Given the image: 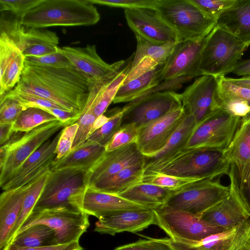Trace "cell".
I'll return each mask as SVG.
<instances>
[{
  "label": "cell",
  "instance_id": "obj_1",
  "mask_svg": "<svg viewBox=\"0 0 250 250\" xmlns=\"http://www.w3.org/2000/svg\"><path fill=\"white\" fill-rule=\"evenodd\" d=\"M89 78L71 65L54 68L25 64L20 81L9 92L40 97L81 114L89 96Z\"/></svg>",
  "mask_w": 250,
  "mask_h": 250
},
{
  "label": "cell",
  "instance_id": "obj_2",
  "mask_svg": "<svg viewBox=\"0 0 250 250\" xmlns=\"http://www.w3.org/2000/svg\"><path fill=\"white\" fill-rule=\"evenodd\" d=\"M229 164L225 150L185 148L144 168V172H157L182 178L214 180L228 175Z\"/></svg>",
  "mask_w": 250,
  "mask_h": 250
},
{
  "label": "cell",
  "instance_id": "obj_3",
  "mask_svg": "<svg viewBox=\"0 0 250 250\" xmlns=\"http://www.w3.org/2000/svg\"><path fill=\"white\" fill-rule=\"evenodd\" d=\"M19 19L26 27L44 28L92 25L100 21V15L89 0H42Z\"/></svg>",
  "mask_w": 250,
  "mask_h": 250
},
{
  "label": "cell",
  "instance_id": "obj_4",
  "mask_svg": "<svg viewBox=\"0 0 250 250\" xmlns=\"http://www.w3.org/2000/svg\"><path fill=\"white\" fill-rule=\"evenodd\" d=\"M249 46L215 24L202 51L200 65L202 75L218 78L232 73Z\"/></svg>",
  "mask_w": 250,
  "mask_h": 250
},
{
  "label": "cell",
  "instance_id": "obj_5",
  "mask_svg": "<svg viewBox=\"0 0 250 250\" xmlns=\"http://www.w3.org/2000/svg\"><path fill=\"white\" fill-rule=\"evenodd\" d=\"M154 10L175 32L179 42L200 36L216 24V19L191 0H158Z\"/></svg>",
  "mask_w": 250,
  "mask_h": 250
},
{
  "label": "cell",
  "instance_id": "obj_6",
  "mask_svg": "<svg viewBox=\"0 0 250 250\" xmlns=\"http://www.w3.org/2000/svg\"><path fill=\"white\" fill-rule=\"evenodd\" d=\"M62 127L64 125L59 120L46 123L22 135H15L0 146V187L27 159Z\"/></svg>",
  "mask_w": 250,
  "mask_h": 250
},
{
  "label": "cell",
  "instance_id": "obj_7",
  "mask_svg": "<svg viewBox=\"0 0 250 250\" xmlns=\"http://www.w3.org/2000/svg\"><path fill=\"white\" fill-rule=\"evenodd\" d=\"M88 170L80 168L50 170L33 211L61 208H75L74 199L88 186Z\"/></svg>",
  "mask_w": 250,
  "mask_h": 250
},
{
  "label": "cell",
  "instance_id": "obj_8",
  "mask_svg": "<svg viewBox=\"0 0 250 250\" xmlns=\"http://www.w3.org/2000/svg\"><path fill=\"white\" fill-rule=\"evenodd\" d=\"M88 217L87 214L75 208H61L32 211L18 233L32 225L43 224L55 232L58 244L79 242L80 238L89 226Z\"/></svg>",
  "mask_w": 250,
  "mask_h": 250
},
{
  "label": "cell",
  "instance_id": "obj_9",
  "mask_svg": "<svg viewBox=\"0 0 250 250\" xmlns=\"http://www.w3.org/2000/svg\"><path fill=\"white\" fill-rule=\"evenodd\" d=\"M156 225L175 241H199L211 234L227 229L214 226L200 216L167 206L153 209Z\"/></svg>",
  "mask_w": 250,
  "mask_h": 250
},
{
  "label": "cell",
  "instance_id": "obj_10",
  "mask_svg": "<svg viewBox=\"0 0 250 250\" xmlns=\"http://www.w3.org/2000/svg\"><path fill=\"white\" fill-rule=\"evenodd\" d=\"M241 119L221 108L217 109L196 126L185 148L225 150Z\"/></svg>",
  "mask_w": 250,
  "mask_h": 250
},
{
  "label": "cell",
  "instance_id": "obj_11",
  "mask_svg": "<svg viewBox=\"0 0 250 250\" xmlns=\"http://www.w3.org/2000/svg\"><path fill=\"white\" fill-rule=\"evenodd\" d=\"M0 31L14 42L24 57H40L57 52L59 38L56 33L44 28L22 25L19 18L1 19Z\"/></svg>",
  "mask_w": 250,
  "mask_h": 250
},
{
  "label": "cell",
  "instance_id": "obj_12",
  "mask_svg": "<svg viewBox=\"0 0 250 250\" xmlns=\"http://www.w3.org/2000/svg\"><path fill=\"white\" fill-rule=\"evenodd\" d=\"M230 186L219 180H204L183 190L172 192L167 206L200 216L221 201L230 191Z\"/></svg>",
  "mask_w": 250,
  "mask_h": 250
},
{
  "label": "cell",
  "instance_id": "obj_13",
  "mask_svg": "<svg viewBox=\"0 0 250 250\" xmlns=\"http://www.w3.org/2000/svg\"><path fill=\"white\" fill-rule=\"evenodd\" d=\"M211 30L200 36L176 43L164 64L160 83L180 78L191 80L202 76L200 70L202 51Z\"/></svg>",
  "mask_w": 250,
  "mask_h": 250
},
{
  "label": "cell",
  "instance_id": "obj_14",
  "mask_svg": "<svg viewBox=\"0 0 250 250\" xmlns=\"http://www.w3.org/2000/svg\"><path fill=\"white\" fill-rule=\"evenodd\" d=\"M182 106L180 94L173 91L152 93L128 103L123 124H133L138 128Z\"/></svg>",
  "mask_w": 250,
  "mask_h": 250
},
{
  "label": "cell",
  "instance_id": "obj_15",
  "mask_svg": "<svg viewBox=\"0 0 250 250\" xmlns=\"http://www.w3.org/2000/svg\"><path fill=\"white\" fill-rule=\"evenodd\" d=\"M225 154L229 164V186L236 191L250 176V114L241 118Z\"/></svg>",
  "mask_w": 250,
  "mask_h": 250
},
{
  "label": "cell",
  "instance_id": "obj_16",
  "mask_svg": "<svg viewBox=\"0 0 250 250\" xmlns=\"http://www.w3.org/2000/svg\"><path fill=\"white\" fill-rule=\"evenodd\" d=\"M217 87V78L202 75L180 94L185 113L194 117L196 125L220 108Z\"/></svg>",
  "mask_w": 250,
  "mask_h": 250
},
{
  "label": "cell",
  "instance_id": "obj_17",
  "mask_svg": "<svg viewBox=\"0 0 250 250\" xmlns=\"http://www.w3.org/2000/svg\"><path fill=\"white\" fill-rule=\"evenodd\" d=\"M186 115L183 106L138 128V147L145 157L162 149Z\"/></svg>",
  "mask_w": 250,
  "mask_h": 250
},
{
  "label": "cell",
  "instance_id": "obj_18",
  "mask_svg": "<svg viewBox=\"0 0 250 250\" xmlns=\"http://www.w3.org/2000/svg\"><path fill=\"white\" fill-rule=\"evenodd\" d=\"M73 206L75 208L98 219L125 210L153 209L119 195L102 192L88 186L76 196Z\"/></svg>",
  "mask_w": 250,
  "mask_h": 250
},
{
  "label": "cell",
  "instance_id": "obj_19",
  "mask_svg": "<svg viewBox=\"0 0 250 250\" xmlns=\"http://www.w3.org/2000/svg\"><path fill=\"white\" fill-rule=\"evenodd\" d=\"M124 14L128 26L135 36L159 45L179 42L175 32L154 9H124Z\"/></svg>",
  "mask_w": 250,
  "mask_h": 250
},
{
  "label": "cell",
  "instance_id": "obj_20",
  "mask_svg": "<svg viewBox=\"0 0 250 250\" xmlns=\"http://www.w3.org/2000/svg\"><path fill=\"white\" fill-rule=\"evenodd\" d=\"M250 236V218L224 231L196 241L165 238L172 250H240Z\"/></svg>",
  "mask_w": 250,
  "mask_h": 250
},
{
  "label": "cell",
  "instance_id": "obj_21",
  "mask_svg": "<svg viewBox=\"0 0 250 250\" xmlns=\"http://www.w3.org/2000/svg\"><path fill=\"white\" fill-rule=\"evenodd\" d=\"M62 131L53 140L47 141L27 159L1 188L2 189L9 190L30 185L50 171L56 157L55 150Z\"/></svg>",
  "mask_w": 250,
  "mask_h": 250
},
{
  "label": "cell",
  "instance_id": "obj_22",
  "mask_svg": "<svg viewBox=\"0 0 250 250\" xmlns=\"http://www.w3.org/2000/svg\"><path fill=\"white\" fill-rule=\"evenodd\" d=\"M60 50L71 66L89 78L94 79L117 74L126 63L125 61L112 64L106 63L98 54L94 44H88L84 47L64 46L60 47Z\"/></svg>",
  "mask_w": 250,
  "mask_h": 250
},
{
  "label": "cell",
  "instance_id": "obj_23",
  "mask_svg": "<svg viewBox=\"0 0 250 250\" xmlns=\"http://www.w3.org/2000/svg\"><path fill=\"white\" fill-rule=\"evenodd\" d=\"M145 157L136 143L106 151L101 159L89 170L88 186L107 179L128 167L145 165Z\"/></svg>",
  "mask_w": 250,
  "mask_h": 250
},
{
  "label": "cell",
  "instance_id": "obj_24",
  "mask_svg": "<svg viewBox=\"0 0 250 250\" xmlns=\"http://www.w3.org/2000/svg\"><path fill=\"white\" fill-rule=\"evenodd\" d=\"M156 224L153 209L125 210L98 219L94 231L114 236L124 232L137 233Z\"/></svg>",
  "mask_w": 250,
  "mask_h": 250
},
{
  "label": "cell",
  "instance_id": "obj_25",
  "mask_svg": "<svg viewBox=\"0 0 250 250\" xmlns=\"http://www.w3.org/2000/svg\"><path fill=\"white\" fill-rule=\"evenodd\" d=\"M24 65V56L7 35L0 31V97L19 83Z\"/></svg>",
  "mask_w": 250,
  "mask_h": 250
},
{
  "label": "cell",
  "instance_id": "obj_26",
  "mask_svg": "<svg viewBox=\"0 0 250 250\" xmlns=\"http://www.w3.org/2000/svg\"><path fill=\"white\" fill-rule=\"evenodd\" d=\"M199 216L214 226L228 229L250 218V213L230 189L228 195Z\"/></svg>",
  "mask_w": 250,
  "mask_h": 250
},
{
  "label": "cell",
  "instance_id": "obj_27",
  "mask_svg": "<svg viewBox=\"0 0 250 250\" xmlns=\"http://www.w3.org/2000/svg\"><path fill=\"white\" fill-rule=\"evenodd\" d=\"M131 62L117 74L101 79L89 78V96L87 101L93 105V111L98 118L104 115L129 70Z\"/></svg>",
  "mask_w": 250,
  "mask_h": 250
},
{
  "label": "cell",
  "instance_id": "obj_28",
  "mask_svg": "<svg viewBox=\"0 0 250 250\" xmlns=\"http://www.w3.org/2000/svg\"><path fill=\"white\" fill-rule=\"evenodd\" d=\"M31 184L3 190L0 196V249L6 246L8 238L21 212L24 198Z\"/></svg>",
  "mask_w": 250,
  "mask_h": 250
},
{
  "label": "cell",
  "instance_id": "obj_29",
  "mask_svg": "<svg viewBox=\"0 0 250 250\" xmlns=\"http://www.w3.org/2000/svg\"><path fill=\"white\" fill-rule=\"evenodd\" d=\"M216 25L250 45V0H236L216 19Z\"/></svg>",
  "mask_w": 250,
  "mask_h": 250
},
{
  "label": "cell",
  "instance_id": "obj_30",
  "mask_svg": "<svg viewBox=\"0 0 250 250\" xmlns=\"http://www.w3.org/2000/svg\"><path fill=\"white\" fill-rule=\"evenodd\" d=\"M105 147L86 140L71 149L70 151L57 161H53L50 170L66 168H80L89 170L103 157Z\"/></svg>",
  "mask_w": 250,
  "mask_h": 250
},
{
  "label": "cell",
  "instance_id": "obj_31",
  "mask_svg": "<svg viewBox=\"0 0 250 250\" xmlns=\"http://www.w3.org/2000/svg\"><path fill=\"white\" fill-rule=\"evenodd\" d=\"M165 64L123 83L114 98V104L130 103L144 96L149 90L160 83V77Z\"/></svg>",
  "mask_w": 250,
  "mask_h": 250
},
{
  "label": "cell",
  "instance_id": "obj_32",
  "mask_svg": "<svg viewBox=\"0 0 250 250\" xmlns=\"http://www.w3.org/2000/svg\"><path fill=\"white\" fill-rule=\"evenodd\" d=\"M144 166V164H138L128 167L113 176L88 187L118 195L142 183L145 171Z\"/></svg>",
  "mask_w": 250,
  "mask_h": 250
},
{
  "label": "cell",
  "instance_id": "obj_33",
  "mask_svg": "<svg viewBox=\"0 0 250 250\" xmlns=\"http://www.w3.org/2000/svg\"><path fill=\"white\" fill-rule=\"evenodd\" d=\"M196 126V123L194 117L191 114L186 113L180 125L164 147L155 155L151 157H145L144 168L185 148Z\"/></svg>",
  "mask_w": 250,
  "mask_h": 250
},
{
  "label": "cell",
  "instance_id": "obj_34",
  "mask_svg": "<svg viewBox=\"0 0 250 250\" xmlns=\"http://www.w3.org/2000/svg\"><path fill=\"white\" fill-rule=\"evenodd\" d=\"M172 191L152 184L141 183L119 194L129 201L147 206L152 208L165 206Z\"/></svg>",
  "mask_w": 250,
  "mask_h": 250
},
{
  "label": "cell",
  "instance_id": "obj_35",
  "mask_svg": "<svg viewBox=\"0 0 250 250\" xmlns=\"http://www.w3.org/2000/svg\"><path fill=\"white\" fill-rule=\"evenodd\" d=\"M10 243L24 247L58 244L55 232L48 226L43 224L33 225L19 232Z\"/></svg>",
  "mask_w": 250,
  "mask_h": 250
},
{
  "label": "cell",
  "instance_id": "obj_36",
  "mask_svg": "<svg viewBox=\"0 0 250 250\" xmlns=\"http://www.w3.org/2000/svg\"><path fill=\"white\" fill-rule=\"evenodd\" d=\"M137 46L129 69L135 67L144 58H149L158 64H165L171 54L177 42L159 45L153 43L138 36H135Z\"/></svg>",
  "mask_w": 250,
  "mask_h": 250
},
{
  "label": "cell",
  "instance_id": "obj_37",
  "mask_svg": "<svg viewBox=\"0 0 250 250\" xmlns=\"http://www.w3.org/2000/svg\"><path fill=\"white\" fill-rule=\"evenodd\" d=\"M49 172L43 174L31 184L23 200L19 217L11 230L6 245L11 243L26 218L33 211L44 188Z\"/></svg>",
  "mask_w": 250,
  "mask_h": 250
},
{
  "label": "cell",
  "instance_id": "obj_38",
  "mask_svg": "<svg viewBox=\"0 0 250 250\" xmlns=\"http://www.w3.org/2000/svg\"><path fill=\"white\" fill-rule=\"evenodd\" d=\"M58 120L54 116L38 108L23 110L12 124L13 132H27L46 123Z\"/></svg>",
  "mask_w": 250,
  "mask_h": 250
},
{
  "label": "cell",
  "instance_id": "obj_39",
  "mask_svg": "<svg viewBox=\"0 0 250 250\" xmlns=\"http://www.w3.org/2000/svg\"><path fill=\"white\" fill-rule=\"evenodd\" d=\"M124 113L123 108L114 109L108 119L95 130L87 140L105 147L122 126Z\"/></svg>",
  "mask_w": 250,
  "mask_h": 250
},
{
  "label": "cell",
  "instance_id": "obj_40",
  "mask_svg": "<svg viewBox=\"0 0 250 250\" xmlns=\"http://www.w3.org/2000/svg\"><path fill=\"white\" fill-rule=\"evenodd\" d=\"M204 180L186 178L157 172H144L142 183L156 185L176 192Z\"/></svg>",
  "mask_w": 250,
  "mask_h": 250
},
{
  "label": "cell",
  "instance_id": "obj_41",
  "mask_svg": "<svg viewBox=\"0 0 250 250\" xmlns=\"http://www.w3.org/2000/svg\"><path fill=\"white\" fill-rule=\"evenodd\" d=\"M217 94L218 100L240 99L246 101L250 105V89L232 83L226 76L217 78Z\"/></svg>",
  "mask_w": 250,
  "mask_h": 250
},
{
  "label": "cell",
  "instance_id": "obj_42",
  "mask_svg": "<svg viewBox=\"0 0 250 250\" xmlns=\"http://www.w3.org/2000/svg\"><path fill=\"white\" fill-rule=\"evenodd\" d=\"M138 135V127L133 124H123L109 143L105 146L106 152L136 143Z\"/></svg>",
  "mask_w": 250,
  "mask_h": 250
},
{
  "label": "cell",
  "instance_id": "obj_43",
  "mask_svg": "<svg viewBox=\"0 0 250 250\" xmlns=\"http://www.w3.org/2000/svg\"><path fill=\"white\" fill-rule=\"evenodd\" d=\"M25 64L32 66L54 68L66 67L70 66L68 59L60 50L56 53L42 56L25 57Z\"/></svg>",
  "mask_w": 250,
  "mask_h": 250
},
{
  "label": "cell",
  "instance_id": "obj_44",
  "mask_svg": "<svg viewBox=\"0 0 250 250\" xmlns=\"http://www.w3.org/2000/svg\"><path fill=\"white\" fill-rule=\"evenodd\" d=\"M6 98L12 99L17 101L22 105L24 110L30 107L38 108L43 110L47 108H52L63 109L51 101L30 95L14 94L8 92L2 97H0V100Z\"/></svg>",
  "mask_w": 250,
  "mask_h": 250
},
{
  "label": "cell",
  "instance_id": "obj_45",
  "mask_svg": "<svg viewBox=\"0 0 250 250\" xmlns=\"http://www.w3.org/2000/svg\"><path fill=\"white\" fill-rule=\"evenodd\" d=\"M78 128L76 123L64 127L58 141L55 150L56 157L53 161H57L68 154L72 149Z\"/></svg>",
  "mask_w": 250,
  "mask_h": 250
},
{
  "label": "cell",
  "instance_id": "obj_46",
  "mask_svg": "<svg viewBox=\"0 0 250 250\" xmlns=\"http://www.w3.org/2000/svg\"><path fill=\"white\" fill-rule=\"evenodd\" d=\"M114 250H172L165 238H148L118 246Z\"/></svg>",
  "mask_w": 250,
  "mask_h": 250
},
{
  "label": "cell",
  "instance_id": "obj_47",
  "mask_svg": "<svg viewBox=\"0 0 250 250\" xmlns=\"http://www.w3.org/2000/svg\"><path fill=\"white\" fill-rule=\"evenodd\" d=\"M158 0H89L93 4L123 8L124 9H154Z\"/></svg>",
  "mask_w": 250,
  "mask_h": 250
},
{
  "label": "cell",
  "instance_id": "obj_48",
  "mask_svg": "<svg viewBox=\"0 0 250 250\" xmlns=\"http://www.w3.org/2000/svg\"><path fill=\"white\" fill-rule=\"evenodd\" d=\"M0 102V124L12 125L24 110L23 107L12 99H3Z\"/></svg>",
  "mask_w": 250,
  "mask_h": 250
},
{
  "label": "cell",
  "instance_id": "obj_49",
  "mask_svg": "<svg viewBox=\"0 0 250 250\" xmlns=\"http://www.w3.org/2000/svg\"><path fill=\"white\" fill-rule=\"evenodd\" d=\"M42 0H0V11H7L20 18L41 2Z\"/></svg>",
  "mask_w": 250,
  "mask_h": 250
},
{
  "label": "cell",
  "instance_id": "obj_50",
  "mask_svg": "<svg viewBox=\"0 0 250 250\" xmlns=\"http://www.w3.org/2000/svg\"><path fill=\"white\" fill-rule=\"evenodd\" d=\"M236 0H191L205 13L216 19L223 12L229 8Z\"/></svg>",
  "mask_w": 250,
  "mask_h": 250
},
{
  "label": "cell",
  "instance_id": "obj_51",
  "mask_svg": "<svg viewBox=\"0 0 250 250\" xmlns=\"http://www.w3.org/2000/svg\"><path fill=\"white\" fill-rule=\"evenodd\" d=\"M220 108L232 115L242 118L250 114V105L240 99L228 98L218 99Z\"/></svg>",
  "mask_w": 250,
  "mask_h": 250
},
{
  "label": "cell",
  "instance_id": "obj_52",
  "mask_svg": "<svg viewBox=\"0 0 250 250\" xmlns=\"http://www.w3.org/2000/svg\"><path fill=\"white\" fill-rule=\"evenodd\" d=\"M83 249L79 242H73L66 244L38 247H20L9 243L6 245L2 250H83Z\"/></svg>",
  "mask_w": 250,
  "mask_h": 250
},
{
  "label": "cell",
  "instance_id": "obj_53",
  "mask_svg": "<svg viewBox=\"0 0 250 250\" xmlns=\"http://www.w3.org/2000/svg\"><path fill=\"white\" fill-rule=\"evenodd\" d=\"M44 110L54 116L63 124L64 127L77 123L80 116L79 114L59 108H47Z\"/></svg>",
  "mask_w": 250,
  "mask_h": 250
},
{
  "label": "cell",
  "instance_id": "obj_54",
  "mask_svg": "<svg viewBox=\"0 0 250 250\" xmlns=\"http://www.w3.org/2000/svg\"><path fill=\"white\" fill-rule=\"evenodd\" d=\"M232 191L250 213V176L247 181L237 191Z\"/></svg>",
  "mask_w": 250,
  "mask_h": 250
},
{
  "label": "cell",
  "instance_id": "obj_55",
  "mask_svg": "<svg viewBox=\"0 0 250 250\" xmlns=\"http://www.w3.org/2000/svg\"><path fill=\"white\" fill-rule=\"evenodd\" d=\"M232 73L239 76H250V59L239 62Z\"/></svg>",
  "mask_w": 250,
  "mask_h": 250
},
{
  "label": "cell",
  "instance_id": "obj_56",
  "mask_svg": "<svg viewBox=\"0 0 250 250\" xmlns=\"http://www.w3.org/2000/svg\"><path fill=\"white\" fill-rule=\"evenodd\" d=\"M12 125L0 124V146L7 143L15 132L12 131Z\"/></svg>",
  "mask_w": 250,
  "mask_h": 250
},
{
  "label": "cell",
  "instance_id": "obj_57",
  "mask_svg": "<svg viewBox=\"0 0 250 250\" xmlns=\"http://www.w3.org/2000/svg\"><path fill=\"white\" fill-rule=\"evenodd\" d=\"M227 79L232 83L250 89V76L242 77L240 78L227 77Z\"/></svg>",
  "mask_w": 250,
  "mask_h": 250
},
{
  "label": "cell",
  "instance_id": "obj_58",
  "mask_svg": "<svg viewBox=\"0 0 250 250\" xmlns=\"http://www.w3.org/2000/svg\"><path fill=\"white\" fill-rule=\"evenodd\" d=\"M243 249L246 250H250V236L247 240Z\"/></svg>",
  "mask_w": 250,
  "mask_h": 250
},
{
  "label": "cell",
  "instance_id": "obj_59",
  "mask_svg": "<svg viewBox=\"0 0 250 250\" xmlns=\"http://www.w3.org/2000/svg\"><path fill=\"white\" fill-rule=\"evenodd\" d=\"M240 250H246L243 249V248Z\"/></svg>",
  "mask_w": 250,
  "mask_h": 250
}]
</instances>
